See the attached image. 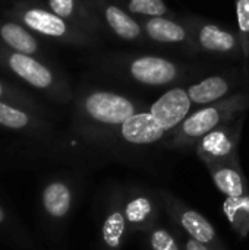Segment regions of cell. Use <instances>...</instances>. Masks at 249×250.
<instances>
[{"label": "cell", "mask_w": 249, "mask_h": 250, "mask_svg": "<svg viewBox=\"0 0 249 250\" xmlns=\"http://www.w3.org/2000/svg\"><path fill=\"white\" fill-rule=\"evenodd\" d=\"M192 104L186 89L173 88L153 103L148 111L166 132H173L189 116Z\"/></svg>", "instance_id": "obj_12"}, {"label": "cell", "mask_w": 249, "mask_h": 250, "mask_svg": "<svg viewBox=\"0 0 249 250\" xmlns=\"http://www.w3.org/2000/svg\"><path fill=\"white\" fill-rule=\"evenodd\" d=\"M136 111V104L120 94L91 91L76 104V130L90 139L106 138Z\"/></svg>", "instance_id": "obj_1"}, {"label": "cell", "mask_w": 249, "mask_h": 250, "mask_svg": "<svg viewBox=\"0 0 249 250\" xmlns=\"http://www.w3.org/2000/svg\"><path fill=\"white\" fill-rule=\"evenodd\" d=\"M0 44L12 51L34 56L38 59H43L44 54L37 34H34L21 22L4 15L3 18H0Z\"/></svg>", "instance_id": "obj_14"}, {"label": "cell", "mask_w": 249, "mask_h": 250, "mask_svg": "<svg viewBox=\"0 0 249 250\" xmlns=\"http://www.w3.org/2000/svg\"><path fill=\"white\" fill-rule=\"evenodd\" d=\"M195 40L198 45L208 53L238 56L242 51L239 35L220 28L216 23L198 25L195 31Z\"/></svg>", "instance_id": "obj_16"}, {"label": "cell", "mask_w": 249, "mask_h": 250, "mask_svg": "<svg viewBox=\"0 0 249 250\" xmlns=\"http://www.w3.org/2000/svg\"><path fill=\"white\" fill-rule=\"evenodd\" d=\"M175 227H176V226H175ZM176 230H178V234H179V237L182 239V242H183V246H185V249L186 250H211L210 248L204 246L203 243L197 242L195 239H192V237L186 236L185 233H182V231H181L178 227H176Z\"/></svg>", "instance_id": "obj_27"}, {"label": "cell", "mask_w": 249, "mask_h": 250, "mask_svg": "<svg viewBox=\"0 0 249 250\" xmlns=\"http://www.w3.org/2000/svg\"><path fill=\"white\" fill-rule=\"evenodd\" d=\"M0 236L7 239L13 246L25 250H34V245L18 223V220L0 204Z\"/></svg>", "instance_id": "obj_23"}, {"label": "cell", "mask_w": 249, "mask_h": 250, "mask_svg": "<svg viewBox=\"0 0 249 250\" xmlns=\"http://www.w3.org/2000/svg\"><path fill=\"white\" fill-rule=\"evenodd\" d=\"M94 7L98 9L103 19L106 21L107 26L122 40L135 41L142 37V26L141 23L132 18L131 13L123 10L122 7L107 3L104 0H90Z\"/></svg>", "instance_id": "obj_17"}, {"label": "cell", "mask_w": 249, "mask_h": 250, "mask_svg": "<svg viewBox=\"0 0 249 250\" xmlns=\"http://www.w3.org/2000/svg\"><path fill=\"white\" fill-rule=\"evenodd\" d=\"M123 209L131 236L145 234L160 223L161 212L164 211L158 190L139 183L123 186Z\"/></svg>", "instance_id": "obj_8"}, {"label": "cell", "mask_w": 249, "mask_h": 250, "mask_svg": "<svg viewBox=\"0 0 249 250\" xmlns=\"http://www.w3.org/2000/svg\"><path fill=\"white\" fill-rule=\"evenodd\" d=\"M166 133L167 132L157 123L150 111H136L110 136L114 135L122 142L132 146H147L161 141Z\"/></svg>", "instance_id": "obj_11"}, {"label": "cell", "mask_w": 249, "mask_h": 250, "mask_svg": "<svg viewBox=\"0 0 249 250\" xmlns=\"http://www.w3.org/2000/svg\"><path fill=\"white\" fill-rule=\"evenodd\" d=\"M50 123L44 114L23 107L0 101V129L23 136H44L50 132Z\"/></svg>", "instance_id": "obj_10"}, {"label": "cell", "mask_w": 249, "mask_h": 250, "mask_svg": "<svg viewBox=\"0 0 249 250\" xmlns=\"http://www.w3.org/2000/svg\"><path fill=\"white\" fill-rule=\"evenodd\" d=\"M186 91L194 104L208 105L226 98L230 91V83L223 76H210L191 85Z\"/></svg>", "instance_id": "obj_20"}, {"label": "cell", "mask_w": 249, "mask_h": 250, "mask_svg": "<svg viewBox=\"0 0 249 250\" xmlns=\"http://www.w3.org/2000/svg\"><path fill=\"white\" fill-rule=\"evenodd\" d=\"M142 29L145 35L156 42L183 44L189 41L188 31L181 23L169 19L167 16L145 18L142 22Z\"/></svg>", "instance_id": "obj_19"}, {"label": "cell", "mask_w": 249, "mask_h": 250, "mask_svg": "<svg viewBox=\"0 0 249 250\" xmlns=\"http://www.w3.org/2000/svg\"><path fill=\"white\" fill-rule=\"evenodd\" d=\"M158 195L166 215L182 233L211 250H227L219 237L214 226L203 214H200L188 204H185L181 198L164 189H158Z\"/></svg>", "instance_id": "obj_6"}, {"label": "cell", "mask_w": 249, "mask_h": 250, "mask_svg": "<svg viewBox=\"0 0 249 250\" xmlns=\"http://www.w3.org/2000/svg\"><path fill=\"white\" fill-rule=\"evenodd\" d=\"M213 183L226 198H239L249 195L248 180L241 168L239 161L205 164Z\"/></svg>", "instance_id": "obj_15"}, {"label": "cell", "mask_w": 249, "mask_h": 250, "mask_svg": "<svg viewBox=\"0 0 249 250\" xmlns=\"http://www.w3.org/2000/svg\"><path fill=\"white\" fill-rule=\"evenodd\" d=\"M144 237L147 250H186L175 226L170 229L158 223L150 229Z\"/></svg>", "instance_id": "obj_22"}, {"label": "cell", "mask_w": 249, "mask_h": 250, "mask_svg": "<svg viewBox=\"0 0 249 250\" xmlns=\"http://www.w3.org/2000/svg\"><path fill=\"white\" fill-rule=\"evenodd\" d=\"M0 101H6L18 107L28 108L38 114H44V108L28 91L3 78H0Z\"/></svg>", "instance_id": "obj_24"}, {"label": "cell", "mask_w": 249, "mask_h": 250, "mask_svg": "<svg viewBox=\"0 0 249 250\" xmlns=\"http://www.w3.org/2000/svg\"><path fill=\"white\" fill-rule=\"evenodd\" d=\"M0 70L43 92L53 101L66 103L70 98L68 82L44 59L12 51L0 44Z\"/></svg>", "instance_id": "obj_2"}, {"label": "cell", "mask_w": 249, "mask_h": 250, "mask_svg": "<svg viewBox=\"0 0 249 250\" xmlns=\"http://www.w3.org/2000/svg\"><path fill=\"white\" fill-rule=\"evenodd\" d=\"M128 72L136 82L150 86L169 85L181 73L173 62L158 56H141L134 59L128 66Z\"/></svg>", "instance_id": "obj_13"}, {"label": "cell", "mask_w": 249, "mask_h": 250, "mask_svg": "<svg viewBox=\"0 0 249 250\" xmlns=\"http://www.w3.org/2000/svg\"><path fill=\"white\" fill-rule=\"evenodd\" d=\"M123 186L112 185L103 193L98 226V245L101 250H123L131 237L123 209Z\"/></svg>", "instance_id": "obj_7"}, {"label": "cell", "mask_w": 249, "mask_h": 250, "mask_svg": "<svg viewBox=\"0 0 249 250\" xmlns=\"http://www.w3.org/2000/svg\"><path fill=\"white\" fill-rule=\"evenodd\" d=\"M45 4L54 13L88 34L97 29L95 13L90 0H45Z\"/></svg>", "instance_id": "obj_18"}, {"label": "cell", "mask_w": 249, "mask_h": 250, "mask_svg": "<svg viewBox=\"0 0 249 250\" xmlns=\"http://www.w3.org/2000/svg\"><path fill=\"white\" fill-rule=\"evenodd\" d=\"M238 16V35L241 40L242 54L249 57V0H235Z\"/></svg>", "instance_id": "obj_26"}, {"label": "cell", "mask_w": 249, "mask_h": 250, "mask_svg": "<svg viewBox=\"0 0 249 250\" xmlns=\"http://www.w3.org/2000/svg\"><path fill=\"white\" fill-rule=\"evenodd\" d=\"M79 195L78 182L69 176H54L40 189V211L45 227L57 231L70 218Z\"/></svg>", "instance_id": "obj_5"}, {"label": "cell", "mask_w": 249, "mask_h": 250, "mask_svg": "<svg viewBox=\"0 0 249 250\" xmlns=\"http://www.w3.org/2000/svg\"><path fill=\"white\" fill-rule=\"evenodd\" d=\"M3 15L21 22L34 34L57 42L70 45H85L90 42L88 32L54 13L47 4H40L35 0H15Z\"/></svg>", "instance_id": "obj_3"}, {"label": "cell", "mask_w": 249, "mask_h": 250, "mask_svg": "<svg viewBox=\"0 0 249 250\" xmlns=\"http://www.w3.org/2000/svg\"><path fill=\"white\" fill-rule=\"evenodd\" d=\"M126 10L145 18L167 16L170 13L164 0H126Z\"/></svg>", "instance_id": "obj_25"}, {"label": "cell", "mask_w": 249, "mask_h": 250, "mask_svg": "<svg viewBox=\"0 0 249 250\" xmlns=\"http://www.w3.org/2000/svg\"><path fill=\"white\" fill-rule=\"evenodd\" d=\"M248 107L249 95L244 92L226 97L217 103L203 107L198 111L191 113L172 132L169 146L176 149H186L195 146L203 136L217 129L232 117L245 113Z\"/></svg>", "instance_id": "obj_4"}, {"label": "cell", "mask_w": 249, "mask_h": 250, "mask_svg": "<svg viewBox=\"0 0 249 250\" xmlns=\"http://www.w3.org/2000/svg\"><path fill=\"white\" fill-rule=\"evenodd\" d=\"M223 212L232 229L241 237H247L249 234V195L226 198L223 204Z\"/></svg>", "instance_id": "obj_21"}, {"label": "cell", "mask_w": 249, "mask_h": 250, "mask_svg": "<svg viewBox=\"0 0 249 250\" xmlns=\"http://www.w3.org/2000/svg\"><path fill=\"white\" fill-rule=\"evenodd\" d=\"M242 125L244 113L232 117L217 129L203 136L195 145L198 158L204 164L239 161L238 145L241 139Z\"/></svg>", "instance_id": "obj_9"}]
</instances>
